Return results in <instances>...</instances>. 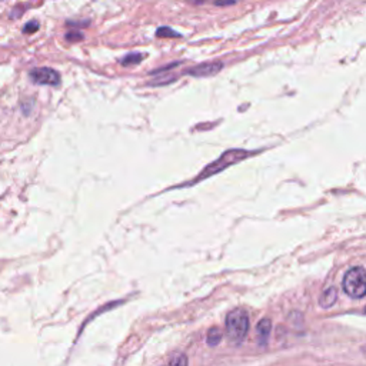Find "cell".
Masks as SVG:
<instances>
[{
    "instance_id": "obj_5",
    "label": "cell",
    "mask_w": 366,
    "mask_h": 366,
    "mask_svg": "<svg viewBox=\"0 0 366 366\" xmlns=\"http://www.w3.org/2000/svg\"><path fill=\"white\" fill-rule=\"evenodd\" d=\"M222 68L223 65L220 62H211V64H202L195 68H191L185 73L193 77H209V76H215L216 73H219Z\"/></svg>"
},
{
    "instance_id": "obj_1",
    "label": "cell",
    "mask_w": 366,
    "mask_h": 366,
    "mask_svg": "<svg viewBox=\"0 0 366 366\" xmlns=\"http://www.w3.org/2000/svg\"><path fill=\"white\" fill-rule=\"evenodd\" d=\"M249 331V316L247 311L235 309L227 316V335L231 343L240 345Z\"/></svg>"
},
{
    "instance_id": "obj_2",
    "label": "cell",
    "mask_w": 366,
    "mask_h": 366,
    "mask_svg": "<svg viewBox=\"0 0 366 366\" xmlns=\"http://www.w3.org/2000/svg\"><path fill=\"white\" fill-rule=\"evenodd\" d=\"M342 288L348 296L360 299L366 295V271L363 268H352L343 276Z\"/></svg>"
},
{
    "instance_id": "obj_4",
    "label": "cell",
    "mask_w": 366,
    "mask_h": 366,
    "mask_svg": "<svg viewBox=\"0 0 366 366\" xmlns=\"http://www.w3.org/2000/svg\"><path fill=\"white\" fill-rule=\"evenodd\" d=\"M29 77L35 85H46V86L60 85L59 72L50 68H36L29 73Z\"/></svg>"
},
{
    "instance_id": "obj_9",
    "label": "cell",
    "mask_w": 366,
    "mask_h": 366,
    "mask_svg": "<svg viewBox=\"0 0 366 366\" xmlns=\"http://www.w3.org/2000/svg\"><path fill=\"white\" fill-rule=\"evenodd\" d=\"M220 340H222V332L218 328L211 329L208 334V338H206V342H208L209 347H218Z\"/></svg>"
},
{
    "instance_id": "obj_15",
    "label": "cell",
    "mask_w": 366,
    "mask_h": 366,
    "mask_svg": "<svg viewBox=\"0 0 366 366\" xmlns=\"http://www.w3.org/2000/svg\"><path fill=\"white\" fill-rule=\"evenodd\" d=\"M193 2H202V0H193Z\"/></svg>"
},
{
    "instance_id": "obj_6",
    "label": "cell",
    "mask_w": 366,
    "mask_h": 366,
    "mask_svg": "<svg viewBox=\"0 0 366 366\" xmlns=\"http://www.w3.org/2000/svg\"><path fill=\"white\" fill-rule=\"evenodd\" d=\"M271 329H272V323L269 319H262L258 327H256V334H258V342L260 347H263V345H267L268 342V338L271 335Z\"/></svg>"
},
{
    "instance_id": "obj_13",
    "label": "cell",
    "mask_w": 366,
    "mask_h": 366,
    "mask_svg": "<svg viewBox=\"0 0 366 366\" xmlns=\"http://www.w3.org/2000/svg\"><path fill=\"white\" fill-rule=\"evenodd\" d=\"M66 39L69 40V42H79V40L84 39V36L80 33H69L66 35Z\"/></svg>"
},
{
    "instance_id": "obj_12",
    "label": "cell",
    "mask_w": 366,
    "mask_h": 366,
    "mask_svg": "<svg viewBox=\"0 0 366 366\" xmlns=\"http://www.w3.org/2000/svg\"><path fill=\"white\" fill-rule=\"evenodd\" d=\"M186 363H188V359L185 355H179L171 359V365H186Z\"/></svg>"
},
{
    "instance_id": "obj_10",
    "label": "cell",
    "mask_w": 366,
    "mask_h": 366,
    "mask_svg": "<svg viewBox=\"0 0 366 366\" xmlns=\"http://www.w3.org/2000/svg\"><path fill=\"white\" fill-rule=\"evenodd\" d=\"M157 37H180L179 32H175L171 28H159L156 32Z\"/></svg>"
},
{
    "instance_id": "obj_3",
    "label": "cell",
    "mask_w": 366,
    "mask_h": 366,
    "mask_svg": "<svg viewBox=\"0 0 366 366\" xmlns=\"http://www.w3.org/2000/svg\"><path fill=\"white\" fill-rule=\"evenodd\" d=\"M248 155H249L248 152H243V151H229L227 153H223L218 160L213 162V164H211L208 168L203 169V172L191 183V185H195V183H198L199 180H203V179H206L212 175L222 172L223 169H227L228 166L236 164V162H239L240 159H243Z\"/></svg>"
},
{
    "instance_id": "obj_14",
    "label": "cell",
    "mask_w": 366,
    "mask_h": 366,
    "mask_svg": "<svg viewBox=\"0 0 366 366\" xmlns=\"http://www.w3.org/2000/svg\"><path fill=\"white\" fill-rule=\"evenodd\" d=\"M235 2L236 0H216V5L218 6H227V5H232Z\"/></svg>"
},
{
    "instance_id": "obj_11",
    "label": "cell",
    "mask_w": 366,
    "mask_h": 366,
    "mask_svg": "<svg viewBox=\"0 0 366 366\" xmlns=\"http://www.w3.org/2000/svg\"><path fill=\"white\" fill-rule=\"evenodd\" d=\"M37 29H39V23L36 22V20H32V22H29V23L25 26L23 32H25V33H35V32H37Z\"/></svg>"
},
{
    "instance_id": "obj_7",
    "label": "cell",
    "mask_w": 366,
    "mask_h": 366,
    "mask_svg": "<svg viewBox=\"0 0 366 366\" xmlns=\"http://www.w3.org/2000/svg\"><path fill=\"white\" fill-rule=\"evenodd\" d=\"M336 299H338V291H336V288L329 287V288L325 289L323 293L320 295L319 303H320V307L323 309H328V308L334 307V305L336 303Z\"/></svg>"
},
{
    "instance_id": "obj_8",
    "label": "cell",
    "mask_w": 366,
    "mask_h": 366,
    "mask_svg": "<svg viewBox=\"0 0 366 366\" xmlns=\"http://www.w3.org/2000/svg\"><path fill=\"white\" fill-rule=\"evenodd\" d=\"M145 59V55L142 53H129L124 59H122V65L124 66H131V65H137L142 60Z\"/></svg>"
}]
</instances>
